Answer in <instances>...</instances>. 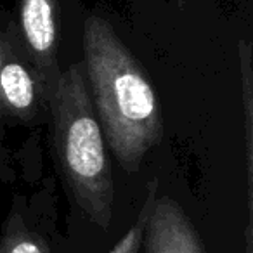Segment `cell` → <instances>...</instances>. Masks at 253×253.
I'll return each mask as SVG.
<instances>
[{
  "mask_svg": "<svg viewBox=\"0 0 253 253\" xmlns=\"http://www.w3.org/2000/svg\"><path fill=\"white\" fill-rule=\"evenodd\" d=\"M0 56H2V42H0ZM0 141H4V130H2V126H0Z\"/></svg>",
  "mask_w": 253,
  "mask_h": 253,
  "instance_id": "30bf717a",
  "label": "cell"
},
{
  "mask_svg": "<svg viewBox=\"0 0 253 253\" xmlns=\"http://www.w3.org/2000/svg\"><path fill=\"white\" fill-rule=\"evenodd\" d=\"M144 253H207L200 232L175 200L156 196L142 234Z\"/></svg>",
  "mask_w": 253,
  "mask_h": 253,
  "instance_id": "8992f818",
  "label": "cell"
},
{
  "mask_svg": "<svg viewBox=\"0 0 253 253\" xmlns=\"http://www.w3.org/2000/svg\"><path fill=\"white\" fill-rule=\"evenodd\" d=\"M63 0H16V26L30 64L49 97L63 75L59 64Z\"/></svg>",
  "mask_w": 253,
  "mask_h": 253,
  "instance_id": "5b68a950",
  "label": "cell"
},
{
  "mask_svg": "<svg viewBox=\"0 0 253 253\" xmlns=\"http://www.w3.org/2000/svg\"><path fill=\"white\" fill-rule=\"evenodd\" d=\"M155 198H156V186L151 184L148 198H146V201H144V207H142V210L139 211L137 220H135L134 225L123 234V238L109 250V253H130L132 250H134V246L141 245L142 234H144V227H146V220H148V215H149V208H151Z\"/></svg>",
  "mask_w": 253,
  "mask_h": 253,
  "instance_id": "ba28073f",
  "label": "cell"
},
{
  "mask_svg": "<svg viewBox=\"0 0 253 253\" xmlns=\"http://www.w3.org/2000/svg\"><path fill=\"white\" fill-rule=\"evenodd\" d=\"M82 45L88 94L106 146L122 170L137 173L163 137L158 94L141 61L102 14H87Z\"/></svg>",
  "mask_w": 253,
  "mask_h": 253,
  "instance_id": "6da1fadb",
  "label": "cell"
},
{
  "mask_svg": "<svg viewBox=\"0 0 253 253\" xmlns=\"http://www.w3.org/2000/svg\"><path fill=\"white\" fill-rule=\"evenodd\" d=\"M56 189L49 177L35 193L14 194L0 227V253H64Z\"/></svg>",
  "mask_w": 253,
  "mask_h": 253,
  "instance_id": "277c9868",
  "label": "cell"
},
{
  "mask_svg": "<svg viewBox=\"0 0 253 253\" xmlns=\"http://www.w3.org/2000/svg\"><path fill=\"white\" fill-rule=\"evenodd\" d=\"M239 73H241V109L243 137H245V172H246V222L252 224L253 211V80H252V45L248 40L239 42Z\"/></svg>",
  "mask_w": 253,
  "mask_h": 253,
  "instance_id": "52a82bcc",
  "label": "cell"
},
{
  "mask_svg": "<svg viewBox=\"0 0 253 253\" xmlns=\"http://www.w3.org/2000/svg\"><path fill=\"white\" fill-rule=\"evenodd\" d=\"M0 126H47L50 97L21 45L14 14L0 12Z\"/></svg>",
  "mask_w": 253,
  "mask_h": 253,
  "instance_id": "3957f363",
  "label": "cell"
},
{
  "mask_svg": "<svg viewBox=\"0 0 253 253\" xmlns=\"http://www.w3.org/2000/svg\"><path fill=\"white\" fill-rule=\"evenodd\" d=\"M16 179V172L12 169L11 156H9L7 148L4 146V141H0V182H12Z\"/></svg>",
  "mask_w": 253,
  "mask_h": 253,
  "instance_id": "9c48e42d",
  "label": "cell"
},
{
  "mask_svg": "<svg viewBox=\"0 0 253 253\" xmlns=\"http://www.w3.org/2000/svg\"><path fill=\"white\" fill-rule=\"evenodd\" d=\"M47 126L56 172L71 208L108 231L115 215V179L82 61L63 70L50 97Z\"/></svg>",
  "mask_w": 253,
  "mask_h": 253,
  "instance_id": "7a4b0ae2",
  "label": "cell"
},
{
  "mask_svg": "<svg viewBox=\"0 0 253 253\" xmlns=\"http://www.w3.org/2000/svg\"><path fill=\"white\" fill-rule=\"evenodd\" d=\"M141 246H142V243H141V245H137V246H134V250H132L130 253H141Z\"/></svg>",
  "mask_w": 253,
  "mask_h": 253,
  "instance_id": "8fae6325",
  "label": "cell"
}]
</instances>
